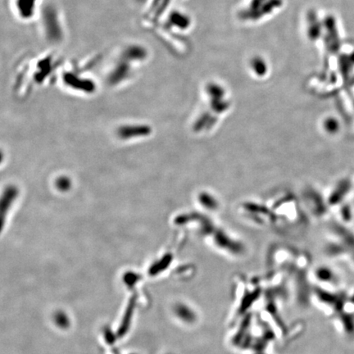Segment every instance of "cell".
<instances>
[{"mask_svg": "<svg viewBox=\"0 0 354 354\" xmlns=\"http://www.w3.org/2000/svg\"><path fill=\"white\" fill-rule=\"evenodd\" d=\"M42 28L46 39L53 44H59L64 39V30L56 7L47 6L42 10Z\"/></svg>", "mask_w": 354, "mask_h": 354, "instance_id": "cell-1", "label": "cell"}, {"mask_svg": "<svg viewBox=\"0 0 354 354\" xmlns=\"http://www.w3.org/2000/svg\"><path fill=\"white\" fill-rule=\"evenodd\" d=\"M136 66L130 61L119 57L117 62L112 66L107 74V81L110 85H117L129 80L133 75Z\"/></svg>", "mask_w": 354, "mask_h": 354, "instance_id": "cell-2", "label": "cell"}, {"mask_svg": "<svg viewBox=\"0 0 354 354\" xmlns=\"http://www.w3.org/2000/svg\"><path fill=\"white\" fill-rule=\"evenodd\" d=\"M12 6L15 14L20 20L29 22L39 13L40 0H13Z\"/></svg>", "mask_w": 354, "mask_h": 354, "instance_id": "cell-3", "label": "cell"}, {"mask_svg": "<svg viewBox=\"0 0 354 354\" xmlns=\"http://www.w3.org/2000/svg\"><path fill=\"white\" fill-rule=\"evenodd\" d=\"M63 81L66 85L74 88L76 90H83L85 93H91L95 89V83L90 78L82 77L79 74H75L73 71H68L63 75Z\"/></svg>", "mask_w": 354, "mask_h": 354, "instance_id": "cell-4", "label": "cell"}, {"mask_svg": "<svg viewBox=\"0 0 354 354\" xmlns=\"http://www.w3.org/2000/svg\"><path fill=\"white\" fill-rule=\"evenodd\" d=\"M120 57L130 61L135 65L144 63L148 57V52L145 47L141 44H129L121 52Z\"/></svg>", "mask_w": 354, "mask_h": 354, "instance_id": "cell-5", "label": "cell"}, {"mask_svg": "<svg viewBox=\"0 0 354 354\" xmlns=\"http://www.w3.org/2000/svg\"><path fill=\"white\" fill-rule=\"evenodd\" d=\"M147 126H127L122 127L119 131V135L122 139H129L132 136H146L150 132Z\"/></svg>", "mask_w": 354, "mask_h": 354, "instance_id": "cell-6", "label": "cell"}, {"mask_svg": "<svg viewBox=\"0 0 354 354\" xmlns=\"http://www.w3.org/2000/svg\"><path fill=\"white\" fill-rule=\"evenodd\" d=\"M135 2L139 5H144L149 1V0H134Z\"/></svg>", "mask_w": 354, "mask_h": 354, "instance_id": "cell-7", "label": "cell"}]
</instances>
